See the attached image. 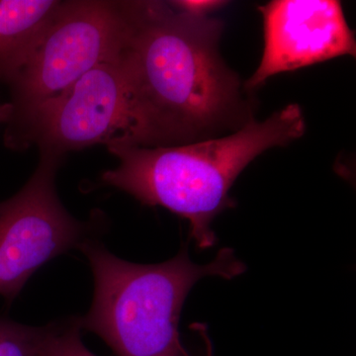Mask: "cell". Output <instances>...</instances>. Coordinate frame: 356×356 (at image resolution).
Here are the masks:
<instances>
[{
	"label": "cell",
	"instance_id": "obj_1",
	"mask_svg": "<svg viewBox=\"0 0 356 356\" xmlns=\"http://www.w3.org/2000/svg\"><path fill=\"white\" fill-rule=\"evenodd\" d=\"M123 55L152 147L189 144L243 112L242 84L220 56L224 22L168 1H125Z\"/></svg>",
	"mask_w": 356,
	"mask_h": 356
},
{
	"label": "cell",
	"instance_id": "obj_2",
	"mask_svg": "<svg viewBox=\"0 0 356 356\" xmlns=\"http://www.w3.org/2000/svg\"><path fill=\"white\" fill-rule=\"evenodd\" d=\"M306 132L298 104H289L264 121L248 119L235 133L216 139L163 147L109 149L119 165L102 175L105 184L147 206H161L189 222L200 250L217 238L215 218L234 207L229 191L236 178L267 149L284 147Z\"/></svg>",
	"mask_w": 356,
	"mask_h": 356
},
{
	"label": "cell",
	"instance_id": "obj_3",
	"mask_svg": "<svg viewBox=\"0 0 356 356\" xmlns=\"http://www.w3.org/2000/svg\"><path fill=\"white\" fill-rule=\"evenodd\" d=\"M81 250L95 277V297L79 325L103 339L116 356H191L178 325L191 288L207 276L233 280L247 270L232 248H222L205 266L191 261L187 247L159 264L123 261L95 240Z\"/></svg>",
	"mask_w": 356,
	"mask_h": 356
},
{
	"label": "cell",
	"instance_id": "obj_4",
	"mask_svg": "<svg viewBox=\"0 0 356 356\" xmlns=\"http://www.w3.org/2000/svg\"><path fill=\"white\" fill-rule=\"evenodd\" d=\"M124 50V49H123ZM6 145H37L42 156L63 159L95 145L151 147L146 121L123 51L96 65L74 86L6 129Z\"/></svg>",
	"mask_w": 356,
	"mask_h": 356
},
{
	"label": "cell",
	"instance_id": "obj_5",
	"mask_svg": "<svg viewBox=\"0 0 356 356\" xmlns=\"http://www.w3.org/2000/svg\"><path fill=\"white\" fill-rule=\"evenodd\" d=\"M125 1L70 0L62 6L19 74L9 83L17 125L96 65L120 55L128 37Z\"/></svg>",
	"mask_w": 356,
	"mask_h": 356
},
{
	"label": "cell",
	"instance_id": "obj_6",
	"mask_svg": "<svg viewBox=\"0 0 356 356\" xmlns=\"http://www.w3.org/2000/svg\"><path fill=\"white\" fill-rule=\"evenodd\" d=\"M62 159L42 156L25 186L0 202V295L17 296L46 262L91 238V227L77 221L57 195L55 177Z\"/></svg>",
	"mask_w": 356,
	"mask_h": 356
},
{
	"label": "cell",
	"instance_id": "obj_7",
	"mask_svg": "<svg viewBox=\"0 0 356 356\" xmlns=\"http://www.w3.org/2000/svg\"><path fill=\"white\" fill-rule=\"evenodd\" d=\"M264 51L245 83L254 89L271 76L341 56H355V32L336 0H274L259 7Z\"/></svg>",
	"mask_w": 356,
	"mask_h": 356
},
{
	"label": "cell",
	"instance_id": "obj_8",
	"mask_svg": "<svg viewBox=\"0 0 356 356\" xmlns=\"http://www.w3.org/2000/svg\"><path fill=\"white\" fill-rule=\"evenodd\" d=\"M60 0H0V81L24 67L57 15Z\"/></svg>",
	"mask_w": 356,
	"mask_h": 356
},
{
	"label": "cell",
	"instance_id": "obj_9",
	"mask_svg": "<svg viewBox=\"0 0 356 356\" xmlns=\"http://www.w3.org/2000/svg\"><path fill=\"white\" fill-rule=\"evenodd\" d=\"M79 318L43 327L36 356H97L81 339Z\"/></svg>",
	"mask_w": 356,
	"mask_h": 356
},
{
	"label": "cell",
	"instance_id": "obj_10",
	"mask_svg": "<svg viewBox=\"0 0 356 356\" xmlns=\"http://www.w3.org/2000/svg\"><path fill=\"white\" fill-rule=\"evenodd\" d=\"M43 327L0 318V356H36Z\"/></svg>",
	"mask_w": 356,
	"mask_h": 356
},
{
	"label": "cell",
	"instance_id": "obj_11",
	"mask_svg": "<svg viewBox=\"0 0 356 356\" xmlns=\"http://www.w3.org/2000/svg\"><path fill=\"white\" fill-rule=\"evenodd\" d=\"M168 2L177 10L196 16H209L211 13L227 4L226 1L220 0H175Z\"/></svg>",
	"mask_w": 356,
	"mask_h": 356
},
{
	"label": "cell",
	"instance_id": "obj_12",
	"mask_svg": "<svg viewBox=\"0 0 356 356\" xmlns=\"http://www.w3.org/2000/svg\"><path fill=\"white\" fill-rule=\"evenodd\" d=\"M191 329L193 330L194 332H197L198 336L200 337L201 341H203L204 356H214L212 341H211L206 325L195 323V324L191 325Z\"/></svg>",
	"mask_w": 356,
	"mask_h": 356
},
{
	"label": "cell",
	"instance_id": "obj_13",
	"mask_svg": "<svg viewBox=\"0 0 356 356\" xmlns=\"http://www.w3.org/2000/svg\"><path fill=\"white\" fill-rule=\"evenodd\" d=\"M13 106L10 102L0 103V124H8L13 119Z\"/></svg>",
	"mask_w": 356,
	"mask_h": 356
}]
</instances>
